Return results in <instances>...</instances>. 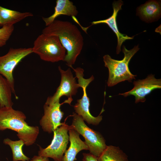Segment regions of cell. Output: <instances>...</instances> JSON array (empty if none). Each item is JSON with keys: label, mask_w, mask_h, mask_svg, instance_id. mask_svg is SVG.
I'll return each instance as SVG.
<instances>
[{"label": "cell", "mask_w": 161, "mask_h": 161, "mask_svg": "<svg viewBox=\"0 0 161 161\" xmlns=\"http://www.w3.org/2000/svg\"><path fill=\"white\" fill-rule=\"evenodd\" d=\"M42 33L58 37L67 52L64 61L69 67L72 66L84 44L83 37L77 27L69 21L55 19L43 30Z\"/></svg>", "instance_id": "cell-1"}, {"label": "cell", "mask_w": 161, "mask_h": 161, "mask_svg": "<svg viewBox=\"0 0 161 161\" xmlns=\"http://www.w3.org/2000/svg\"><path fill=\"white\" fill-rule=\"evenodd\" d=\"M26 117L22 112L12 107L0 108V131L8 129L17 132V136L29 146L35 143L39 134L38 126H31L25 121Z\"/></svg>", "instance_id": "cell-2"}, {"label": "cell", "mask_w": 161, "mask_h": 161, "mask_svg": "<svg viewBox=\"0 0 161 161\" xmlns=\"http://www.w3.org/2000/svg\"><path fill=\"white\" fill-rule=\"evenodd\" d=\"M139 49L138 45L129 50L123 45L122 51L124 57L121 60L112 59L108 55L104 56L105 66L109 70V76L107 82L108 86H112L126 80L131 82L133 79H135V77L137 75L131 73L129 68V64L131 58Z\"/></svg>", "instance_id": "cell-3"}, {"label": "cell", "mask_w": 161, "mask_h": 161, "mask_svg": "<svg viewBox=\"0 0 161 161\" xmlns=\"http://www.w3.org/2000/svg\"><path fill=\"white\" fill-rule=\"evenodd\" d=\"M32 52L38 55L44 61L55 62L64 61L66 50L56 36L42 33L35 41Z\"/></svg>", "instance_id": "cell-4"}, {"label": "cell", "mask_w": 161, "mask_h": 161, "mask_svg": "<svg viewBox=\"0 0 161 161\" xmlns=\"http://www.w3.org/2000/svg\"><path fill=\"white\" fill-rule=\"evenodd\" d=\"M72 124L69 127L74 129L85 139L89 153L97 158L106 148V141L101 134L88 127L81 116L73 112Z\"/></svg>", "instance_id": "cell-5"}, {"label": "cell", "mask_w": 161, "mask_h": 161, "mask_svg": "<svg viewBox=\"0 0 161 161\" xmlns=\"http://www.w3.org/2000/svg\"><path fill=\"white\" fill-rule=\"evenodd\" d=\"M71 68L75 72V78L78 79V83L80 87L82 88L83 95L82 98L77 100V103L73 106L75 113L81 116L83 120L89 124L97 125L102 120V116L100 114L103 112L102 110L100 114L97 117L93 116L90 113L89 107L90 106L89 100L86 91V88L89 84L94 79L92 75L90 78L85 79L83 78L84 70L80 67L74 68L72 66Z\"/></svg>", "instance_id": "cell-6"}, {"label": "cell", "mask_w": 161, "mask_h": 161, "mask_svg": "<svg viewBox=\"0 0 161 161\" xmlns=\"http://www.w3.org/2000/svg\"><path fill=\"white\" fill-rule=\"evenodd\" d=\"M33 53L32 48H11L5 55L0 56V75L9 82L16 99L18 98L14 89L13 71L18 64L24 57Z\"/></svg>", "instance_id": "cell-7"}, {"label": "cell", "mask_w": 161, "mask_h": 161, "mask_svg": "<svg viewBox=\"0 0 161 161\" xmlns=\"http://www.w3.org/2000/svg\"><path fill=\"white\" fill-rule=\"evenodd\" d=\"M65 122L53 131V138L49 145L44 148L39 146L38 155L52 158L54 161H63L69 141V126Z\"/></svg>", "instance_id": "cell-8"}, {"label": "cell", "mask_w": 161, "mask_h": 161, "mask_svg": "<svg viewBox=\"0 0 161 161\" xmlns=\"http://www.w3.org/2000/svg\"><path fill=\"white\" fill-rule=\"evenodd\" d=\"M72 101L67 99L61 103L59 100L53 103H45L44 106V114L39 121L44 131L50 134L64 123L68 117L65 119L64 122H61L64 115L61 110V106L65 103L70 105Z\"/></svg>", "instance_id": "cell-9"}, {"label": "cell", "mask_w": 161, "mask_h": 161, "mask_svg": "<svg viewBox=\"0 0 161 161\" xmlns=\"http://www.w3.org/2000/svg\"><path fill=\"white\" fill-rule=\"evenodd\" d=\"M58 68L61 75L60 84L54 95L47 98L46 103H54L60 100L63 96H66L68 99L73 100L72 96L76 95L78 89L80 87L76 81V78L73 77L70 68L64 70L59 66Z\"/></svg>", "instance_id": "cell-10"}, {"label": "cell", "mask_w": 161, "mask_h": 161, "mask_svg": "<svg viewBox=\"0 0 161 161\" xmlns=\"http://www.w3.org/2000/svg\"><path fill=\"white\" fill-rule=\"evenodd\" d=\"M133 88L128 92L119 93L124 97L130 95H134L135 98V103L144 102L146 100L145 96L155 89H161V79H157L152 74L148 75L145 79L134 80Z\"/></svg>", "instance_id": "cell-11"}, {"label": "cell", "mask_w": 161, "mask_h": 161, "mask_svg": "<svg viewBox=\"0 0 161 161\" xmlns=\"http://www.w3.org/2000/svg\"><path fill=\"white\" fill-rule=\"evenodd\" d=\"M123 2L121 0L114 1L112 3L113 12L112 15L105 19L93 21L91 22L92 25L104 23L107 24L116 35L117 39V44L116 48V53L119 54L121 51V46L126 40L133 38L134 37H130L127 35L122 34L119 31L116 22V17L118 11L122 9L121 6Z\"/></svg>", "instance_id": "cell-12"}, {"label": "cell", "mask_w": 161, "mask_h": 161, "mask_svg": "<svg viewBox=\"0 0 161 161\" xmlns=\"http://www.w3.org/2000/svg\"><path fill=\"white\" fill-rule=\"evenodd\" d=\"M69 141L70 145L64 155L63 161H75L77 160V154L80 151L89 150L88 146L80 139V134L68 126Z\"/></svg>", "instance_id": "cell-13"}, {"label": "cell", "mask_w": 161, "mask_h": 161, "mask_svg": "<svg viewBox=\"0 0 161 161\" xmlns=\"http://www.w3.org/2000/svg\"><path fill=\"white\" fill-rule=\"evenodd\" d=\"M53 13L50 16L42 17L46 26L52 23L58 16L64 15L75 17L78 13L75 6L69 0H57Z\"/></svg>", "instance_id": "cell-14"}, {"label": "cell", "mask_w": 161, "mask_h": 161, "mask_svg": "<svg viewBox=\"0 0 161 161\" xmlns=\"http://www.w3.org/2000/svg\"><path fill=\"white\" fill-rule=\"evenodd\" d=\"M137 14L146 22L153 21L160 16V2L156 0L149 1L138 7Z\"/></svg>", "instance_id": "cell-15"}, {"label": "cell", "mask_w": 161, "mask_h": 161, "mask_svg": "<svg viewBox=\"0 0 161 161\" xmlns=\"http://www.w3.org/2000/svg\"><path fill=\"white\" fill-rule=\"evenodd\" d=\"M33 16L30 12H20L0 6V26L13 25L25 18Z\"/></svg>", "instance_id": "cell-16"}, {"label": "cell", "mask_w": 161, "mask_h": 161, "mask_svg": "<svg viewBox=\"0 0 161 161\" xmlns=\"http://www.w3.org/2000/svg\"><path fill=\"white\" fill-rule=\"evenodd\" d=\"M98 161H128L126 155L118 147L106 146L97 158Z\"/></svg>", "instance_id": "cell-17"}, {"label": "cell", "mask_w": 161, "mask_h": 161, "mask_svg": "<svg viewBox=\"0 0 161 161\" xmlns=\"http://www.w3.org/2000/svg\"><path fill=\"white\" fill-rule=\"evenodd\" d=\"M12 89L7 81L0 75V108L12 107Z\"/></svg>", "instance_id": "cell-18"}, {"label": "cell", "mask_w": 161, "mask_h": 161, "mask_svg": "<svg viewBox=\"0 0 161 161\" xmlns=\"http://www.w3.org/2000/svg\"><path fill=\"white\" fill-rule=\"evenodd\" d=\"M3 143L9 145L12 150L13 161H29L30 158L25 155L22 151L24 143L21 140L13 141L8 138L4 139Z\"/></svg>", "instance_id": "cell-19"}, {"label": "cell", "mask_w": 161, "mask_h": 161, "mask_svg": "<svg viewBox=\"0 0 161 161\" xmlns=\"http://www.w3.org/2000/svg\"><path fill=\"white\" fill-rule=\"evenodd\" d=\"M14 29V26L4 25L0 28V47L6 44Z\"/></svg>", "instance_id": "cell-20"}, {"label": "cell", "mask_w": 161, "mask_h": 161, "mask_svg": "<svg viewBox=\"0 0 161 161\" xmlns=\"http://www.w3.org/2000/svg\"><path fill=\"white\" fill-rule=\"evenodd\" d=\"M82 161H98L97 158L90 154L83 153Z\"/></svg>", "instance_id": "cell-21"}, {"label": "cell", "mask_w": 161, "mask_h": 161, "mask_svg": "<svg viewBox=\"0 0 161 161\" xmlns=\"http://www.w3.org/2000/svg\"><path fill=\"white\" fill-rule=\"evenodd\" d=\"M30 161H50L49 158L45 156H34Z\"/></svg>", "instance_id": "cell-22"}]
</instances>
